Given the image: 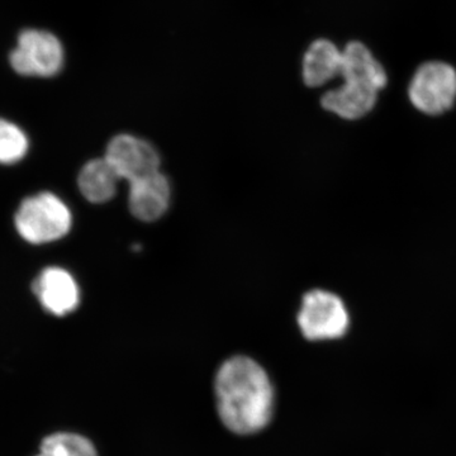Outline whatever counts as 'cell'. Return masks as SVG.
<instances>
[{
  "label": "cell",
  "instance_id": "cell-1",
  "mask_svg": "<svg viewBox=\"0 0 456 456\" xmlns=\"http://www.w3.org/2000/svg\"><path fill=\"white\" fill-rule=\"evenodd\" d=\"M218 415L228 430L251 435L268 426L274 411V391L268 374L246 356L228 359L215 382Z\"/></svg>",
  "mask_w": 456,
  "mask_h": 456
},
{
  "label": "cell",
  "instance_id": "cell-2",
  "mask_svg": "<svg viewBox=\"0 0 456 456\" xmlns=\"http://www.w3.org/2000/svg\"><path fill=\"white\" fill-rule=\"evenodd\" d=\"M340 77L344 84L323 94L321 104L346 121H358L373 112L379 93L388 84L383 65L362 53L342 57Z\"/></svg>",
  "mask_w": 456,
  "mask_h": 456
},
{
  "label": "cell",
  "instance_id": "cell-3",
  "mask_svg": "<svg viewBox=\"0 0 456 456\" xmlns=\"http://www.w3.org/2000/svg\"><path fill=\"white\" fill-rule=\"evenodd\" d=\"M14 224L20 236L29 244H49L68 235L73 216L59 197L42 191L20 203Z\"/></svg>",
  "mask_w": 456,
  "mask_h": 456
},
{
  "label": "cell",
  "instance_id": "cell-4",
  "mask_svg": "<svg viewBox=\"0 0 456 456\" xmlns=\"http://www.w3.org/2000/svg\"><path fill=\"white\" fill-rule=\"evenodd\" d=\"M9 64L20 77L49 79L61 73L64 68V46L51 31L23 29L18 35L16 46L9 53Z\"/></svg>",
  "mask_w": 456,
  "mask_h": 456
},
{
  "label": "cell",
  "instance_id": "cell-5",
  "mask_svg": "<svg viewBox=\"0 0 456 456\" xmlns=\"http://www.w3.org/2000/svg\"><path fill=\"white\" fill-rule=\"evenodd\" d=\"M408 99L417 112L428 117L443 116L456 103V70L444 61L419 66L408 86Z\"/></svg>",
  "mask_w": 456,
  "mask_h": 456
},
{
  "label": "cell",
  "instance_id": "cell-6",
  "mask_svg": "<svg viewBox=\"0 0 456 456\" xmlns=\"http://www.w3.org/2000/svg\"><path fill=\"white\" fill-rule=\"evenodd\" d=\"M298 326L307 340H338L349 331L350 314L338 294L314 289L303 297Z\"/></svg>",
  "mask_w": 456,
  "mask_h": 456
},
{
  "label": "cell",
  "instance_id": "cell-7",
  "mask_svg": "<svg viewBox=\"0 0 456 456\" xmlns=\"http://www.w3.org/2000/svg\"><path fill=\"white\" fill-rule=\"evenodd\" d=\"M104 159L118 178L128 183L160 171V158L154 147L131 134H118L110 140Z\"/></svg>",
  "mask_w": 456,
  "mask_h": 456
},
{
  "label": "cell",
  "instance_id": "cell-8",
  "mask_svg": "<svg viewBox=\"0 0 456 456\" xmlns=\"http://www.w3.org/2000/svg\"><path fill=\"white\" fill-rule=\"evenodd\" d=\"M33 293L49 314L62 317L77 310L80 290L70 273L59 266L42 270L33 283Z\"/></svg>",
  "mask_w": 456,
  "mask_h": 456
},
{
  "label": "cell",
  "instance_id": "cell-9",
  "mask_svg": "<svg viewBox=\"0 0 456 456\" xmlns=\"http://www.w3.org/2000/svg\"><path fill=\"white\" fill-rule=\"evenodd\" d=\"M170 203V185L163 173H155L130 183L128 206L140 221L152 222L167 212Z\"/></svg>",
  "mask_w": 456,
  "mask_h": 456
},
{
  "label": "cell",
  "instance_id": "cell-10",
  "mask_svg": "<svg viewBox=\"0 0 456 456\" xmlns=\"http://www.w3.org/2000/svg\"><path fill=\"white\" fill-rule=\"evenodd\" d=\"M342 51L329 40H317L311 45L303 59V80L311 88H320L340 77Z\"/></svg>",
  "mask_w": 456,
  "mask_h": 456
},
{
  "label": "cell",
  "instance_id": "cell-11",
  "mask_svg": "<svg viewBox=\"0 0 456 456\" xmlns=\"http://www.w3.org/2000/svg\"><path fill=\"white\" fill-rule=\"evenodd\" d=\"M118 180L106 159H95L84 165L77 176V185L90 203H106L116 194Z\"/></svg>",
  "mask_w": 456,
  "mask_h": 456
},
{
  "label": "cell",
  "instance_id": "cell-12",
  "mask_svg": "<svg viewBox=\"0 0 456 456\" xmlns=\"http://www.w3.org/2000/svg\"><path fill=\"white\" fill-rule=\"evenodd\" d=\"M36 456H98L94 445L86 437L71 432L50 435L42 441Z\"/></svg>",
  "mask_w": 456,
  "mask_h": 456
},
{
  "label": "cell",
  "instance_id": "cell-13",
  "mask_svg": "<svg viewBox=\"0 0 456 456\" xmlns=\"http://www.w3.org/2000/svg\"><path fill=\"white\" fill-rule=\"evenodd\" d=\"M29 149L28 137L16 123L0 118V164L20 163Z\"/></svg>",
  "mask_w": 456,
  "mask_h": 456
}]
</instances>
